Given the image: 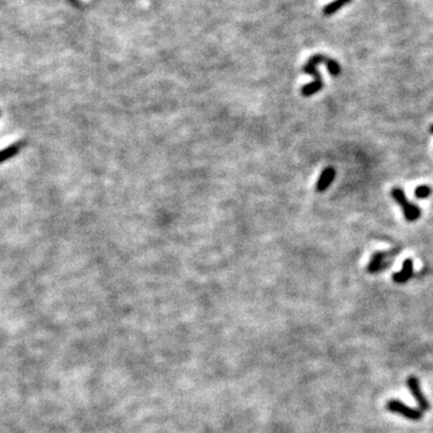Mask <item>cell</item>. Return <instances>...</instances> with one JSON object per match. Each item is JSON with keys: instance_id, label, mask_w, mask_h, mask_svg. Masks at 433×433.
<instances>
[{"instance_id": "obj_1", "label": "cell", "mask_w": 433, "mask_h": 433, "mask_svg": "<svg viewBox=\"0 0 433 433\" xmlns=\"http://www.w3.org/2000/svg\"><path fill=\"white\" fill-rule=\"evenodd\" d=\"M321 63H324V64L326 65L329 72H330L332 76H338L340 73L339 63L333 61V59L329 58V57L323 56V54H315V56H313L303 67V72L308 73V75H312L313 77H314V81H313L312 83L304 84V86L302 87L301 94L303 95V97H312L313 94L318 93V92H320L321 89H323L324 84H323V80H321V75L317 70V67L319 64H321Z\"/></svg>"}, {"instance_id": "obj_2", "label": "cell", "mask_w": 433, "mask_h": 433, "mask_svg": "<svg viewBox=\"0 0 433 433\" xmlns=\"http://www.w3.org/2000/svg\"><path fill=\"white\" fill-rule=\"evenodd\" d=\"M391 196L392 199L401 206L403 214H404L405 219H407L408 222H415V220H418L419 218L421 217L420 207L409 202L407 196L404 194V192H403L401 188H394V189L391 190Z\"/></svg>"}, {"instance_id": "obj_3", "label": "cell", "mask_w": 433, "mask_h": 433, "mask_svg": "<svg viewBox=\"0 0 433 433\" xmlns=\"http://www.w3.org/2000/svg\"><path fill=\"white\" fill-rule=\"evenodd\" d=\"M386 408H388L389 412L399 414V415H401L405 419H409V420L418 421L423 419V412L420 409H415V408L409 407V405L404 404V403L399 401V400H390V401L386 403Z\"/></svg>"}, {"instance_id": "obj_4", "label": "cell", "mask_w": 433, "mask_h": 433, "mask_svg": "<svg viewBox=\"0 0 433 433\" xmlns=\"http://www.w3.org/2000/svg\"><path fill=\"white\" fill-rule=\"evenodd\" d=\"M407 385L408 389H409L410 394H412L413 399L415 400L416 403L419 404V407H420V410H424V412L425 410H429L431 405H430L429 400L425 397L423 391H421L420 382H419L418 378H416L415 375H410V377L407 379Z\"/></svg>"}, {"instance_id": "obj_5", "label": "cell", "mask_w": 433, "mask_h": 433, "mask_svg": "<svg viewBox=\"0 0 433 433\" xmlns=\"http://www.w3.org/2000/svg\"><path fill=\"white\" fill-rule=\"evenodd\" d=\"M399 253L397 249H392L390 252H377L372 255L371 261H369L368 266H367V272L368 273H378V272L383 271L389 264H386V259L392 258L394 255H396Z\"/></svg>"}, {"instance_id": "obj_6", "label": "cell", "mask_w": 433, "mask_h": 433, "mask_svg": "<svg viewBox=\"0 0 433 433\" xmlns=\"http://www.w3.org/2000/svg\"><path fill=\"white\" fill-rule=\"evenodd\" d=\"M414 274V264L413 260L410 258L405 259L402 264V269L400 272L392 274V279L395 283H399V284H403V283H407L408 280L413 277Z\"/></svg>"}, {"instance_id": "obj_7", "label": "cell", "mask_w": 433, "mask_h": 433, "mask_svg": "<svg viewBox=\"0 0 433 433\" xmlns=\"http://www.w3.org/2000/svg\"><path fill=\"white\" fill-rule=\"evenodd\" d=\"M334 177H336V170H334L333 167H326L325 170L321 172L319 179H318L317 182V186H315L317 192L319 193L325 192V190L331 186Z\"/></svg>"}, {"instance_id": "obj_8", "label": "cell", "mask_w": 433, "mask_h": 433, "mask_svg": "<svg viewBox=\"0 0 433 433\" xmlns=\"http://www.w3.org/2000/svg\"><path fill=\"white\" fill-rule=\"evenodd\" d=\"M350 1L351 0H334L333 2H331V4L326 5V6L324 7V15H326V16L333 15V13H336L337 11L342 9L343 6H345L347 4H349Z\"/></svg>"}, {"instance_id": "obj_9", "label": "cell", "mask_w": 433, "mask_h": 433, "mask_svg": "<svg viewBox=\"0 0 433 433\" xmlns=\"http://www.w3.org/2000/svg\"><path fill=\"white\" fill-rule=\"evenodd\" d=\"M18 151H20V146H18V144H12V146L0 151V163L6 162V160H9L10 158L15 157V155L18 153Z\"/></svg>"}, {"instance_id": "obj_10", "label": "cell", "mask_w": 433, "mask_h": 433, "mask_svg": "<svg viewBox=\"0 0 433 433\" xmlns=\"http://www.w3.org/2000/svg\"><path fill=\"white\" fill-rule=\"evenodd\" d=\"M414 194H415L416 199H420V200H423V199H427L429 196H431L432 189L430 186H425L424 184V186H419L418 188H416L415 192H414Z\"/></svg>"}, {"instance_id": "obj_11", "label": "cell", "mask_w": 433, "mask_h": 433, "mask_svg": "<svg viewBox=\"0 0 433 433\" xmlns=\"http://www.w3.org/2000/svg\"><path fill=\"white\" fill-rule=\"evenodd\" d=\"M430 133H432L433 134V124L431 125V127H430Z\"/></svg>"}]
</instances>
